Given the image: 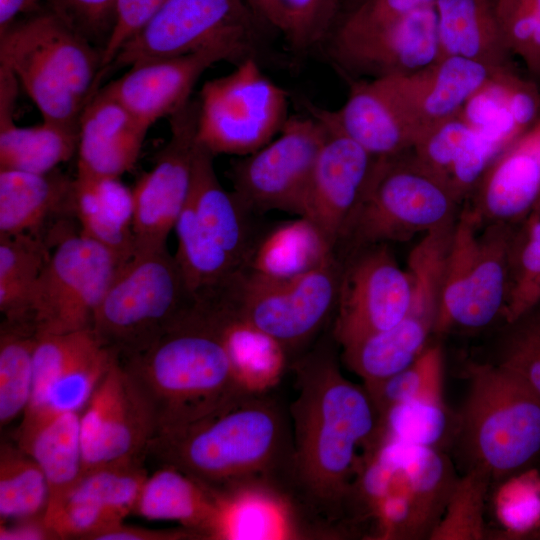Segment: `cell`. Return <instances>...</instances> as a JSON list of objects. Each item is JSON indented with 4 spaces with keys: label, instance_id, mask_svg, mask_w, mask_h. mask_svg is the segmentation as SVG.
Instances as JSON below:
<instances>
[{
    "label": "cell",
    "instance_id": "1",
    "mask_svg": "<svg viewBox=\"0 0 540 540\" xmlns=\"http://www.w3.org/2000/svg\"><path fill=\"white\" fill-rule=\"evenodd\" d=\"M296 397L290 498L306 536H349L353 487L376 444L379 413L364 386L341 373L323 345L292 364Z\"/></svg>",
    "mask_w": 540,
    "mask_h": 540
},
{
    "label": "cell",
    "instance_id": "2",
    "mask_svg": "<svg viewBox=\"0 0 540 540\" xmlns=\"http://www.w3.org/2000/svg\"><path fill=\"white\" fill-rule=\"evenodd\" d=\"M146 455L218 493L263 486L290 498L291 419L269 391H244L185 426L155 434Z\"/></svg>",
    "mask_w": 540,
    "mask_h": 540
},
{
    "label": "cell",
    "instance_id": "3",
    "mask_svg": "<svg viewBox=\"0 0 540 540\" xmlns=\"http://www.w3.org/2000/svg\"><path fill=\"white\" fill-rule=\"evenodd\" d=\"M119 360L153 414L155 434L185 426L248 391L219 333L196 304L146 350Z\"/></svg>",
    "mask_w": 540,
    "mask_h": 540
},
{
    "label": "cell",
    "instance_id": "4",
    "mask_svg": "<svg viewBox=\"0 0 540 540\" xmlns=\"http://www.w3.org/2000/svg\"><path fill=\"white\" fill-rule=\"evenodd\" d=\"M465 375L451 449L463 471L476 468L503 484L540 458V396L496 362L470 363Z\"/></svg>",
    "mask_w": 540,
    "mask_h": 540
},
{
    "label": "cell",
    "instance_id": "5",
    "mask_svg": "<svg viewBox=\"0 0 540 540\" xmlns=\"http://www.w3.org/2000/svg\"><path fill=\"white\" fill-rule=\"evenodd\" d=\"M214 155L199 143L193 182L176 222L175 259L195 300L219 289L245 268L255 242L247 212L220 183Z\"/></svg>",
    "mask_w": 540,
    "mask_h": 540
},
{
    "label": "cell",
    "instance_id": "6",
    "mask_svg": "<svg viewBox=\"0 0 540 540\" xmlns=\"http://www.w3.org/2000/svg\"><path fill=\"white\" fill-rule=\"evenodd\" d=\"M195 303L167 248L137 253L117 269L91 329L103 346L125 358L180 324Z\"/></svg>",
    "mask_w": 540,
    "mask_h": 540
},
{
    "label": "cell",
    "instance_id": "7",
    "mask_svg": "<svg viewBox=\"0 0 540 540\" xmlns=\"http://www.w3.org/2000/svg\"><path fill=\"white\" fill-rule=\"evenodd\" d=\"M514 232L510 223L484 222L465 203L451 236L433 333L480 329L502 316Z\"/></svg>",
    "mask_w": 540,
    "mask_h": 540
},
{
    "label": "cell",
    "instance_id": "8",
    "mask_svg": "<svg viewBox=\"0 0 540 540\" xmlns=\"http://www.w3.org/2000/svg\"><path fill=\"white\" fill-rule=\"evenodd\" d=\"M458 204L411 150L375 157L343 241L353 249L408 241L454 220Z\"/></svg>",
    "mask_w": 540,
    "mask_h": 540
},
{
    "label": "cell",
    "instance_id": "9",
    "mask_svg": "<svg viewBox=\"0 0 540 540\" xmlns=\"http://www.w3.org/2000/svg\"><path fill=\"white\" fill-rule=\"evenodd\" d=\"M342 266L336 257L300 276L275 279L242 269L206 299L275 339L289 357L336 308Z\"/></svg>",
    "mask_w": 540,
    "mask_h": 540
},
{
    "label": "cell",
    "instance_id": "10",
    "mask_svg": "<svg viewBox=\"0 0 540 540\" xmlns=\"http://www.w3.org/2000/svg\"><path fill=\"white\" fill-rule=\"evenodd\" d=\"M197 99V142L214 156L243 157L259 150L289 118L288 92L263 72L254 56L206 81Z\"/></svg>",
    "mask_w": 540,
    "mask_h": 540
},
{
    "label": "cell",
    "instance_id": "11",
    "mask_svg": "<svg viewBox=\"0 0 540 540\" xmlns=\"http://www.w3.org/2000/svg\"><path fill=\"white\" fill-rule=\"evenodd\" d=\"M306 110V115L290 116L262 148L232 162V192L250 214L278 210L303 216L327 133L323 121Z\"/></svg>",
    "mask_w": 540,
    "mask_h": 540
},
{
    "label": "cell",
    "instance_id": "12",
    "mask_svg": "<svg viewBox=\"0 0 540 540\" xmlns=\"http://www.w3.org/2000/svg\"><path fill=\"white\" fill-rule=\"evenodd\" d=\"M104 246L68 231L53 247L30 294L28 320L37 333H69L91 328L94 314L117 269Z\"/></svg>",
    "mask_w": 540,
    "mask_h": 540
},
{
    "label": "cell",
    "instance_id": "13",
    "mask_svg": "<svg viewBox=\"0 0 540 540\" xmlns=\"http://www.w3.org/2000/svg\"><path fill=\"white\" fill-rule=\"evenodd\" d=\"M198 99L169 116L170 136L152 168L132 188L134 254L167 248V239L188 200L197 148Z\"/></svg>",
    "mask_w": 540,
    "mask_h": 540
},
{
    "label": "cell",
    "instance_id": "14",
    "mask_svg": "<svg viewBox=\"0 0 540 540\" xmlns=\"http://www.w3.org/2000/svg\"><path fill=\"white\" fill-rule=\"evenodd\" d=\"M258 24L246 0H165L145 29L118 53L108 71L225 41L254 44Z\"/></svg>",
    "mask_w": 540,
    "mask_h": 540
},
{
    "label": "cell",
    "instance_id": "15",
    "mask_svg": "<svg viewBox=\"0 0 540 540\" xmlns=\"http://www.w3.org/2000/svg\"><path fill=\"white\" fill-rule=\"evenodd\" d=\"M411 283L388 244L354 249L342 267L333 339L341 348L391 328L408 315Z\"/></svg>",
    "mask_w": 540,
    "mask_h": 540
},
{
    "label": "cell",
    "instance_id": "16",
    "mask_svg": "<svg viewBox=\"0 0 540 540\" xmlns=\"http://www.w3.org/2000/svg\"><path fill=\"white\" fill-rule=\"evenodd\" d=\"M253 46L245 41H225L187 54L140 62L101 89L150 128L192 98L194 86L211 66L253 56Z\"/></svg>",
    "mask_w": 540,
    "mask_h": 540
},
{
    "label": "cell",
    "instance_id": "17",
    "mask_svg": "<svg viewBox=\"0 0 540 540\" xmlns=\"http://www.w3.org/2000/svg\"><path fill=\"white\" fill-rule=\"evenodd\" d=\"M304 105L323 121L327 133L314 168L303 216L320 229L335 249L344 239L375 156L336 127L325 108L309 101Z\"/></svg>",
    "mask_w": 540,
    "mask_h": 540
},
{
    "label": "cell",
    "instance_id": "18",
    "mask_svg": "<svg viewBox=\"0 0 540 540\" xmlns=\"http://www.w3.org/2000/svg\"><path fill=\"white\" fill-rule=\"evenodd\" d=\"M335 66L352 80L407 75L440 59L434 2L366 37L329 44Z\"/></svg>",
    "mask_w": 540,
    "mask_h": 540
},
{
    "label": "cell",
    "instance_id": "19",
    "mask_svg": "<svg viewBox=\"0 0 540 540\" xmlns=\"http://www.w3.org/2000/svg\"><path fill=\"white\" fill-rule=\"evenodd\" d=\"M500 70L503 69L450 56L411 74L373 79L420 138L433 126L458 115L466 102Z\"/></svg>",
    "mask_w": 540,
    "mask_h": 540
},
{
    "label": "cell",
    "instance_id": "20",
    "mask_svg": "<svg viewBox=\"0 0 540 540\" xmlns=\"http://www.w3.org/2000/svg\"><path fill=\"white\" fill-rule=\"evenodd\" d=\"M148 130L100 88L80 115L76 175L120 178L135 166Z\"/></svg>",
    "mask_w": 540,
    "mask_h": 540
},
{
    "label": "cell",
    "instance_id": "21",
    "mask_svg": "<svg viewBox=\"0 0 540 540\" xmlns=\"http://www.w3.org/2000/svg\"><path fill=\"white\" fill-rule=\"evenodd\" d=\"M468 201L484 222L513 223L540 197V118L488 165Z\"/></svg>",
    "mask_w": 540,
    "mask_h": 540
},
{
    "label": "cell",
    "instance_id": "22",
    "mask_svg": "<svg viewBox=\"0 0 540 540\" xmlns=\"http://www.w3.org/2000/svg\"><path fill=\"white\" fill-rule=\"evenodd\" d=\"M345 103L326 113L345 135L375 157L411 150L419 139L376 79L350 83Z\"/></svg>",
    "mask_w": 540,
    "mask_h": 540
},
{
    "label": "cell",
    "instance_id": "23",
    "mask_svg": "<svg viewBox=\"0 0 540 540\" xmlns=\"http://www.w3.org/2000/svg\"><path fill=\"white\" fill-rule=\"evenodd\" d=\"M0 65L14 74L44 121L78 128L84 102L57 66L15 24L0 32Z\"/></svg>",
    "mask_w": 540,
    "mask_h": 540
},
{
    "label": "cell",
    "instance_id": "24",
    "mask_svg": "<svg viewBox=\"0 0 540 540\" xmlns=\"http://www.w3.org/2000/svg\"><path fill=\"white\" fill-rule=\"evenodd\" d=\"M74 179L56 170L38 174L0 170V235L29 233L73 214ZM47 240V239H46Z\"/></svg>",
    "mask_w": 540,
    "mask_h": 540
},
{
    "label": "cell",
    "instance_id": "25",
    "mask_svg": "<svg viewBox=\"0 0 540 540\" xmlns=\"http://www.w3.org/2000/svg\"><path fill=\"white\" fill-rule=\"evenodd\" d=\"M218 493V492H217ZM219 508L211 540L292 539L304 536L291 499L263 486L218 493Z\"/></svg>",
    "mask_w": 540,
    "mask_h": 540
},
{
    "label": "cell",
    "instance_id": "26",
    "mask_svg": "<svg viewBox=\"0 0 540 540\" xmlns=\"http://www.w3.org/2000/svg\"><path fill=\"white\" fill-rule=\"evenodd\" d=\"M73 214L81 234L107 248L122 265L134 255L132 188L120 178H74Z\"/></svg>",
    "mask_w": 540,
    "mask_h": 540
},
{
    "label": "cell",
    "instance_id": "27",
    "mask_svg": "<svg viewBox=\"0 0 540 540\" xmlns=\"http://www.w3.org/2000/svg\"><path fill=\"white\" fill-rule=\"evenodd\" d=\"M218 508L217 492L174 467L161 465L145 480L133 513L178 522L202 540H211Z\"/></svg>",
    "mask_w": 540,
    "mask_h": 540
},
{
    "label": "cell",
    "instance_id": "28",
    "mask_svg": "<svg viewBox=\"0 0 540 540\" xmlns=\"http://www.w3.org/2000/svg\"><path fill=\"white\" fill-rule=\"evenodd\" d=\"M197 305L219 333L239 383L248 391H269L289 360L283 347L212 299Z\"/></svg>",
    "mask_w": 540,
    "mask_h": 540
},
{
    "label": "cell",
    "instance_id": "29",
    "mask_svg": "<svg viewBox=\"0 0 540 540\" xmlns=\"http://www.w3.org/2000/svg\"><path fill=\"white\" fill-rule=\"evenodd\" d=\"M440 58L456 56L494 69L509 68L493 0H434Z\"/></svg>",
    "mask_w": 540,
    "mask_h": 540
},
{
    "label": "cell",
    "instance_id": "30",
    "mask_svg": "<svg viewBox=\"0 0 540 540\" xmlns=\"http://www.w3.org/2000/svg\"><path fill=\"white\" fill-rule=\"evenodd\" d=\"M81 412H65L17 432V445L41 467L49 488L48 512L60 505L84 474Z\"/></svg>",
    "mask_w": 540,
    "mask_h": 540
},
{
    "label": "cell",
    "instance_id": "31",
    "mask_svg": "<svg viewBox=\"0 0 540 540\" xmlns=\"http://www.w3.org/2000/svg\"><path fill=\"white\" fill-rule=\"evenodd\" d=\"M334 248L307 217L284 221L255 241L244 269L286 279L313 271L335 258Z\"/></svg>",
    "mask_w": 540,
    "mask_h": 540
},
{
    "label": "cell",
    "instance_id": "32",
    "mask_svg": "<svg viewBox=\"0 0 540 540\" xmlns=\"http://www.w3.org/2000/svg\"><path fill=\"white\" fill-rule=\"evenodd\" d=\"M61 71L84 104L98 90L101 50L47 9L14 22Z\"/></svg>",
    "mask_w": 540,
    "mask_h": 540
},
{
    "label": "cell",
    "instance_id": "33",
    "mask_svg": "<svg viewBox=\"0 0 540 540\" xmlns=\"http://www.w3.org/2000/svg\"><path fill=\"white\" fill-rule=\"evenodd\" d=\"M14 103L12 98L0 99V170L48 173L77 153L78 128L44 120L36 126H18Z\"/></svg>",
    "mask_w": 540,
    "mask_h": 540
},
{
    "label": "cell",
    "instance_id": "34",
    "mask_svg": "<svg viewBox=\"0 0 540 540\" xmlns=\"http://www.w3.org/2000/svg\"><path fill=\"white\" fill-rule=\"evenodd\" d=\"M431 333V323L408 314L391 328L342 348V358L347 368L363 380V386H371L413 363L429 345Z\"/></svg>",
    "mask_w": 540,
    "mask_h": 540
},
{
    "label": "cell",
    "instance_id": "35",
    "mask_svg": "<svg viewBox=\"0 0 540 540\" xmlns=\"http://www.w3.org/2000/svg\"><path fill=\"white\" fill-rule=\"evenodd\" d=\"M50 248V243L38 235H0V312L3 320L29 322L30 294L51 255Z\"/></svg>",
    "mask_w": 540,
    "mask_h": 540
},
{
    "label": "cell",
    "instance_id": "36",
    "mask_svg": "<svg viewBox=\"0 0 540 540\" xmlns=\"http://www.w3.org/2000/svg\"><path fill=\"white\" fill-rule=\"evenodd\" d=\"M118 357L94 338L63 368L50 387L42 408L22 419L17 432L26 431L55 415L81 412Z\"/></svg>",
    "mask_w": 540,
    "mask_h": 540
},
{
    "label": "cell",
    "instance_id": "37",
    "mask_svg": "<svg viewBox=\"0 0 540 540\" xmlns=\"http://www.w3.org/2000/svg\"><path fill=\"white\" fill-rule=\"evenodd\" d=\"M125 372L123 386L102 433L92 469L144 458L148 444L156 433L154 417L147 402Z\"/></svg>",
    "mask_w": 540,
    "mask_h": 540
},
{
    "label": "cell",
    "instance_id": "38",
    "mask_svg": "<svg viewBox=\"0 0 540 540\" xmlns=\"http://www.w3.org/2000/svg\"><path fill=\"white\" fill-rule=\"evenodd\" d=\"M455 429L456 412L444 400H409L379 415L375 447L381 442L398 441L444 451L451 448Z\"/></svg>",
    "mask_w": 540,
    "mask_h": 540
},
{
    "label": "cell",
    "instance_id": "39",
    "mask_svg": "<svg viewBox=\"0 0 540 540\" xmlns=\"http://www.w3.org/2000/svg\"><path fill=\"white\" fill-rule=\"evenodd\" d=\"M37 329L29 322L2 320L0 327V426L25 413L33 388Z\"/></svg>",
    "mask_w": 540,
    "mask_h": 540
},
{
    "label": "cell",
    "instance_id": "40",
    "mask_svg": "<svg viewBox=\"0 0 540 540\" xmlns=\"http://www.w3.org/2000/svg\"><path fill=\"white\" fill-rule=\"evenodd\" d=\"M49 500L39 464L17 444L0 446V523L44 516Z\"/></svg>",
    "mask_w": 540,
    "mask_h": 540
},
{
    "label": "cell",
    "instance_id": "41",
    "mask_svg": "<svg viewBox=\"0 0 540 540\" xmlns=\"http://www.w3.org/2000/svg\"><path fill=\"white\" fill-rule=\"evenodd\" d=\"M455 220L424 233L407 258L411 283L408 314L430 322L433 328Z\"/></svg>",
    "mask_w": 540,
    "mask_h": 540
},
{
    "label": "cell",
    "instance_id": "42",
    "mask_svg": "<svg viewBox=\"0 0 540 540\" xmlns=\"http://www.w3.org/2000/svg\"><path fill=\"white\" fill-rule=\"evenodd\" d=\"M491 479L473 468L458 476L445 510L431 532L430 540H482L488 538L485 523Z\"/></svg>",
    "mask_w": 540,
    "mask_h": 540
},
{
    "label": "cell",
    "instance_id": "43",
    "mask_svg": "<svg viewBox=\"0 0 540 540\" xmlns=\"http://www.w3.org/2000/svg\"><path fill=\"white\" fill-rule=\"evenodd\" d=\"M444 352L429 344L407 368L371 386H364L379 415L390 406L416 399L444 400Z\"/></svg>",
    "mask_w": 540,
    "mask_h": 540
},
{
    "label": "cell",
    "instance_id": "44",
    "mask_svg": "<svg viewBox=\"0 0 540 540\" xmlns=\"http://www.w3.org/2000/svg\"><path fill=\"white\" fill-rule=\"evenodd\" d=\"M143 459L105 464L89 470L70 493L91 500L124 520L133 513L148 477Z\"/></svg>",
    "mask_w": 540,
    "mask_h": 540
},
{
    "label": "cell",
    "instance_id": "45",
    "mask_svg": "<svg viewBox=\"0 0 540 540\" xmlns=\"http://www.w3.org/2000/svg\"><path fill=\"white\" fill-rule=\"evenodd\" d=\"M540 303V237L515 231L509 253L508 284L502 317L512 324Z\"/></svg>",
    "mask_w": 540,
    "mask_h": 540
},
{
    "label": "cell",
    "instance_id": "46",
    "mask_svg": "<svg viewBox=\"0 0 540 540\" xmlns=\"http://www.w3.org/2000/svg\"><path fill=\"white\" fill-rule=\"evenodd\" d=\"M93 338L91 328L69 333H37L32 395L22 419L32 417L42 408L60 372Z\"/></svg>",
    "mask_w": 540,
    "mask_h": 540
},
{
    "label": "cell",
    "instance_id": "47",
    "mask_svg": "<svg viewBox=\"0 0 540 540\" xmlns=\"http://www.w3.org/2000/svg\"><path fill=\"white\" fill-rule=\"evenodd\" d=\"M281 3L286 19L283 36L289 50L297 56L327 41L342 6V0H281Z\"/></svg>",
    "mask_w": 540,
    "mask_h": 540
},
{
    "label": "cell",
    "instance_id": "48",
    "mask_svg": "<svg viewBox=\"0 0 540 540\" xmlns=\"http://www.w3.org/2000/svg\"><path fill=\"white\" fill-rule=\"evenodd\" d=\"M493 5L504 44L532 71L540 62V0H493Z\"/></svg>",
    "mask_w": 540,
    "mask_h": 540
},
{
    "label": "cell",
    "instance_id": "49",
    "mask_svg": "<svg viewBox=\"0 0 540 540\" xmlns=\"http://www.w3.org/2000/svg\"><path fill=\"white\" fill-rule=\"evenodd\" d=\"M432 2L434 0H361L340 17L326 42L341 44L366 37Z\"/></svg>",
    "mask_w": 540,
    "mask_h": 540
},
{
    "label": "cell",
    "instance_id": "50",
    "mask_svg": "<svg viewBox=\"0 0 540 540\" xmlns=\"http://www.w3.org/2000/svg\"><path fill=\"white\" fill-rule=\"evenodd\" d=\"M496 363L519 375L540 396V311L509 324Z\"/></svg>",
    "mask_w": 540,
    "mask_h": 540
},
{
    "label": "cell",
    "instance_id": "51",
    "mask_svg": "<svg viewBox=\"0 0 540 540\" xmlns=\"http://www.w3.org/2000/svg\"><path fill=\"white\" fill-rule=\"evenodd\" d=\"M470 132L459 113L427 130L411 153L419 165L447 186L449 171Z\"/></svg>",
    "mask_w": 540,
    "mask_h": 540
},
{
    "label": "cell",
    "instance_id": "52",
    "mask_svg": "<svg viewBox=\"0 0 540 540\" xmlns=\"http://www.w3.org/2000/svg\"><path fill=\"white\" fill-rule=\"evenodd\" d=\"M165 0H116L114 21L101 50L100 80L107 74L118 53L138 36L155 17Z\"/></svg>",
    "mask_w": 540,
    "mask_h": 540
},
{
    "label": "cell",
    "instance_id": "53",
    "mask_svg": "<svg viewBox=\"0 0 540 540\" xmlns=\"http://www.w3.org/2000/svg\"><path fill=\"white\" fill-rule=\"evenodd\" d=\"M42 2L44 9L56 14L92 44L100 41L103 48L113 26L116 0H42Z\"/></svg>",
    "mask_w": 540,
    "mask_h": 540
},
{
    "label": "cell",
    "instance_id": "54",
    "mask_svg": "<svg viewBox=\"0 0 540 540\" xmlns=\"http://www.w3.org/2000/svg\"><path fill=\"white\" fill-rule=\"evenodd\" d=\"M93 540H202L201 537L184 527L180 529H153L124 522L116 524L96 535Z\"/></svg>",
    "mask_w": 540,
    "mask_h": 540
},
{
    "label": "cell",
    "instance_id": "55",
    "mask_svg": "<svg viewBox=\"0 0 540 540\" xmlns=\"http://www.w3.org/2000/svg\"><path fill=\"white\" fill-rule=\"evenodd\" d=\"M1 540H59L44 516L0 523Z\"/></svg>",
    "mask_w": 540,
    "mask_h": 540
},
{
    "label": "cell",
    "instance_id": "56",
    "mask_svg": "<svg viewBox=\"0 0 540 540\" xmlns=\"http://www.w3.org/2000/svg\"><path fill=\"white\" fill-rule=\"evenodd\" d=\"M260 24L282 35L286 31V19L281 0H246Z\"/></svg>",
    "mask_w": 540,
    "mask_h": 540
},
{
    "label": "cell",
    "instance_id": "57",
    "mask_svg": "<svg viewBox=\"0 0 540 540\" xmlns=\"http://www.w3.org/2000/svg\"><path fill=\"white\" fill-rule=\"evenodd\" d=\"M42 0H0V32L7 29L21 15H31L43 9Z\"/></svg>",
    "mask_w": 540,
    "mask_h": 540
},
{
    "label": "cell",
    "instance_id": "58",
    "mask_svg": "<svg viewBox=\"0 0 540 540\" xmlns=\"http://www.w3.org/2000/svg\"><path fill=\"white\" fill-rule=\"evenodd\" d=\"M361 0H342L340 17L357 5Z\"/></svg>",
    "mask_w": 540,
    "mask_h": 540
},
{
    "label": "cell",
    "instance_id": "59",
    "mask_svg": "<svg viewBox=\"0 0 540 540\" xmlns=\"http://www.w3.org/2000/svg\"><path fill=\"white\" fill-rule=\"evenodd\" d=\"M529 538L540 540V526L530 534Z\"/></svg>",
    "mask_w": 540,
    "mask_h": 540
},
{
    "label": "cell",
    "instance_id": "60",
    "mask_svg": "<svg viewBox=\"0 0 540 540\" xmlns=\"http://www.w3.org/2000/svg\"><path fill=\"white\" fill-rule=\"evenodd\" d=\"M534 75L538 76L540 78V62L537 64V66L531 71Z\"/></svg>",
    "mask_w": 540,
    "mask_h": 540
},
{
    "label": "cell",
    "instance_id": "61",
    "mask_svg": "<svg viewBox=\"0 0 540 540\" xmlns=\"http://www.w3.org/2000/svg\"><path fill=\"white\" fill-rule=\"evenodd\" d=\"M538 201H540V197H539V199L537 200V202H538ZM537 202H536V203H537ZM536 203H535V204H536Z\"/></svg>",
    "mask_w": 540,
    "mask_h": 540
}]
</instances>
